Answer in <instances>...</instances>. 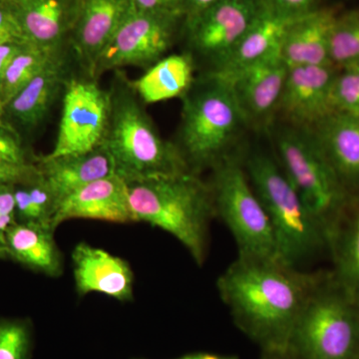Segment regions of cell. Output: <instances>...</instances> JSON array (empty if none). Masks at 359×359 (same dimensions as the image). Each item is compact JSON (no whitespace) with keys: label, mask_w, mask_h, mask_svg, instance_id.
<instances>
[{"label":"cell","mask_w":359,"mask_h":359,"mask_svg":"<svg viewBox=\"0 0 359 359\" xmlns=\"http://www.w3.org/2000/svg\"><path fill=\"white\" fill-rule=\"evenodd\" d=\"M325 271L278 259L238 257L217 280L236 327L261 351L287 349L302 309Z\"/></svg>","instance_id":"obj_1"},{"label":"cell","mask_w":359,"mask_h":359,"mask_svg":"<svg viewBox=\"0 0 359 359\" xmlns=\"http://www.w3.org/2000/svg\"><path fill=\"white\" fill-rule=\"evenodd\" d=\"M126 183L137 223L144 222L173 236L202 266L208 255L210 224L216 217L210 184L193 172Z\"/></svg>","instance_id":"obj_2"},{"label":"cell","mask_w":359,"mask_h":359,"mask_svg":"<svg viewBox=\"0 0 359 359\" xmlns=\"http://www.w3.org/2000/svg\"><path fill=\"white\" fill-rule=\"evenodd\" d=\"M110 114L102 145L126 181L192 172L176 144L160 136L143 102L122 71L115 70Z\"/></svg>","instance_id":"obj_3"},{"label":"cell","mask_w":359,"mask_h":359,"mask_svg":"<svg viewBox=\"0 0 359 359\" xmlns=\"http://www.w3.org/2000/svg\"><path fill=\"white\" fill-rule=\"evenodd\" d=\"M248 176L273 229L278 259L299 264L327 250V233L283 173L278 161L254 154L245 162Z\"/></svg>","instance_id":"obj_4"},{"label":"cell","mask_w":359,"mask_h":359,"mask_svg":"<svg viewBox=\"0 0 359 359\" xmlns=\"http://www.w3.org/2000/svg\"><path fill=\"white\" fill-rule=\"evenodd\" d=\"M176 144L193 173L212 169L231 153L244 117L230 83L208 73L183 97Z\"/></svg>","instance_id":"obj_5"},{"label":"cell","mask_w":359,"mask_h":359,"mask_svg":"<svg viewBox=\"0 0 359 359\" xmlns=\"http://www.w3.org/2000/svg\"><path fill=\"white\" fill-rule=\"evenodd\" d=\"M302 359H356L359 304L330 271L316 285L295 323L289 347Z\"/></svg>","instance_id":"obj_6"},{"label":"cell","mask_w":359,"mask_h":359,"mask_svg":"<svg viewBox=\"0 0 359 359\" xmlns=\"http://www.w3.org/2000/svg\"><path fill=\"white\" fill-rule=\"evenodd\" d=\"M212 171L209 184L215 212L233 236L238 257L278 259L273 229L250 184L245 163L238 155L231 154Z\"/></svg>","instance_id":"obj_7"},{"label":"cell","mask_w":359,"mask_h":359,"mask_svg":"<svg viewBox=\"0 0 359 359\" xmlns=\"http://www.w3.org/2000/svg\"><path fill=\"white\" fill-rule=\"evenodd\" d=\"M278 163L327 241L351 198L308 129H287L276 137ZM328 247V245H327Z\"/></svg>","instance_id":"obj_8"},{"label":"cell","mask_w":359,"mask_h":359,"mask_svg":"<svg viewBox=\"0 0 359 359\" xmlns=\"http://www.w3.org/2000/svg\"><path fill=\"white\" fill-rule=\"evenodd\" d=\"M57 138L50 157L89 152L102 146L110 114V95L87 76H71L63 90Z\"/></svg>","instance_id":"obj_9"},{"label":"cell","mask_w":359,"mask_h":359,"mask_svg":"<svg viewBox=\"0 0 359 359\" xmlns=\"http://www.w3.org/2000/svg\"><path fill=\"white\" fill-rule=\"evenodd\" d=\"M182 20L177 16L135 13L130 7L128 15L101 52L92 78L98 80L103 73L126 66L149 69L166 56Z\"/></svg>","instance_id":"obj_10"},{"label":"cell","mask_w":359,"mask_h":359,"mask_svg":"<svg viewBox=\"0 0 359 359\" xmlns=\"http://www.w3.org/2000/svg\"><path fill=\"white\" fill-rule=\"evenodd\" d=\"M261 0H219L185 20L192 53L209 61L211 69L233 50L256 20Z\"/></svg>","instance_id":"obj_11"},{"label":"cell","mask_w":359,"mask_h":359,"mask_svg":"<svg viewBox=\"0 0 359 359\" xmlns=\"http://www.w3.org/2000/svg\"><path fill=\"white\" fill-rule=\"evenodd\" d=\"M337 69L332 65L289 67L278 111L297 128H313L334 112L332 88Z\"/></svg>","instance_id":"obj_12"},{"label":"cell","mask_w":359,"mask_h":359,"mask_svg":"<svg viewBox=\"0 0 359 359\" xmlns=\"http://www.w3.org/2000/svg\"><path fill=\"white\" fill-rule=\"evenodd\" d=\"M71 77L68 53L52 61L42 72L4 104L9 129L25 141L43 124Z\"/></svg>","instance_id":"obj_13"},{"label":"cell","mask_w":359,"mask_h":359,"mask_svg":"<svg viewBox=\"0 0 359 359\" xmlns=\"http://www.w3.org/2000/svg\"><path fill=\"white\" fill-rule=\"evenodd\" d=\"M287 71L289 66L278 51L224 78L231 85L245 123L266 121L278 111Z\"/></svg>","instance_id":"obj_14"},{"label":"cell","mask_w":359,"mask_h":359,"mask_svg":"<svg viewBox=\"0 0 359 359\" xmlns=\"http://www.w3.org/2000/svg\"><path fill=\"white\" fill-rule=\"evenodd\" d=\"M74 219L116 224L137 223L125 179L113 174L82 187L59 205L52 228L56 230L63 222Z\"/></svg>","instance_id":"obj_15"},{"label":"cell","mask_w":359,"mask_h":359,"mask_svg":"<svg viewBox=\"0 0 359 359\" xmlns=\"http://www.w3.org/2000/svg\"><path fill=\"white\" fill-rule=\"evenodd\" d=\"M130 0H80L69 46L86 76L91 77L101 52L128 15Z\"/></svg>","instance_id":"obj_16"},{"label":"cell","mask_w":359,"mask_h":359,"mask_svg":"<svg viewBox=\"0 0 359 359\" xmlns=\"http://www.w3.org/2000/svg\"><path fill=\"white\" fill-rule=\"evenodd\" d=\"M72 264L79 297L97 292L119 302L133 299L134 273L122 257L82 242L73 250Z\"/></svg>","instance_id":"obj_17"},{"label":"cell","mask_w":359,"mask_h":359,"mask_svg":"<svg viewBox=\"0 0 359 359\" xmlns=\"http://www.w3.org/2000/svg\"><path fill=\"white\" fill-rule=\"evenodd\" d=\"M23 36L52 51L69 46L80 0H8Z\"/></svg>","instance_id":"obj_18"},{"label":"cell","mask_w":359,"mask_h":359,"mask_svg":"<svg viewBox=\"0 0 359 359\" xmlns=\"http://www.w3.org/2000/svg\"><path fill=\"white\" fill-rule=\"evenodd\" d=\"M309 131L346 192L359 198V117L334 112Z\"/></svg>","instance_id":"obj_19"},{"label":"cell","mask_w":359,"mask_h":359,"mask_svg":"<svg viewBox=\"0 0 359 359\" xmlns=\"http://www.w3.org/2000/svg\"><path fill=\"white\" fill-rule=\"evenodd\" d=\"M34 163L59 205L82 187L116 174L112 158L103 145L78 154L34 157Z\"/></svg>","instance_id":"obj_20"},{"label":"cell","mask_w":359,"mask_h":359,"mask_svg":"<svg viewBox=\"0 0 359 359\" xmlns=\"http://www.w3.org/2000/svg\"><path fill=\"white\" fill-rule=\"evenodd\" d=\"M337 15V9L325 7L295 18L280 44V54L285 65L289 67L332 65L328 49Z\"/></svg>","instance_id":"obj_21"},{"label":"cell","mask_w":359,"mask_h":359,"mask_svg":"<svg viewBox=\"0 0 359 359\" xmlns=\"http://www.w3.org/2000/svg\"><path fill=\"white\" fill-rule=\"evenodd\" d=\"M295 18H297L276 13L263 4L259 15L244 36L223 61L210 70V74L229 78L248 66L280 51L283 36Z\"/></svg>","instance_id":"obj_22"},{"label":"cell","mask_w":359,"mask_h":359,"mask_svg":"<svg viewBox=\"0 0 359 359\" xmlns=\"http://www.w3.org/2000/svg\"><path fill=\"white\" fill-rule=\"evenodd\" d=\"M50 226L32 224H14L6 233L8 259L26 268L57 278L63 271L62 255Z\"/></svg>","instance_id":"obj_23"},{"label":"cell","mask_w":359,"mask_h":359,"mask_svg":"<svg viewBox=\"0 0 359 359\" xmlns=\"http://www.w3.org/2000/svg\"><path fill=\"white\" fill-rule=\"evenodd\" d=\"M335 282L359 304V198L351 200L328 238Z\"/></svg>","instance_id":"obj_24"},{"label":"cell","mask_w":359,"mask_h":359,"mask_svg":"<svg viewBox=\"0 0 359 359\" xmlns=\"http://www.w3.org/2000/svg\"><path fill=\"white\" fill-rule=\"evenodd\" d=\"M195 61L190 53L165 56L151 66L140 78L130 80L142 102L153 104L178 98L195 83Z\"/></svg>","instance_id":"obj_25"},{"label":"cell","mask_w":359,"mask_h":359,"mask_svg":"<svg viewBox=\"0 0 359 359\" xmlns=\"http://www.w3.org/2000/svg\"><path fill=\"white\" fill-rule=\"evenodd\" d=\"M13 195L18 223L52 228L59 203L39 168L32 176L14 184Z\"/></svg>","instance_id":"obj_26"},{"label":"cell","mask_w":359,"mask_h":359,"mask_svg":"<svg viewBox=\"0 0 359 359\" xmlns=\"http://www.w3.org/2000/svg\"><path fill=\"white\" fill-rule=\"evenodd\" d=\"M65 53H67V50H48L28 42L13 59L0 81L2 102L6 104L50 65L52 61Z\"/></svg>","instance_id":"obj_27"},{"label":"cell","mask_w":359,"mask_h":359,"mask_svg":"<svg viewBox=\"0 0 359 359\" xmlns=\"http://www.w3.org/2000/svg\"><path fill=\"white\" fill-rule=\"evenodd\" d=\"M330 60L337 68L359 63V9L339 13L330 33Z\"/></svg>","instance_id":"obj_28"},{"label":"cell","mask_w":359,"mask_h":359,"mask_svg":"<svg viewBox=\"0 0 359 359\" xmlns=\"http://www.w3.org/2000/svg\"><path fill=\"white\" fill-rule=\"evenodd\" d=\"M32 347L29 321L0 320V359H32Z\"/></svg>","instance_id":"obj_29"},{"label":"cell","mask_w":359,"mask_h":359,"mask_svg":"<svg viewBox=\"0 0 359 359\" xmlns=\"http://www.w3.org/2000/svg\"><path fill=\"white\" fill-rule=\"evenodd\" d=\"M334 112L359 117V63L337 69L332 88Z\"/></svg>","instance_id":"obj_30"},{"label":"cell","mask_w":359,"mask_h":359,"mask_svg":"<svg viewBox=\"0 0 359 359\" xmlns=\"http://www.w3.org/2000/svg\"><path fill=\"white\" fill-rule=\"evenodd\" d=\"M0 159L15 164H30L34 157H30L22 139L13 130L0 126Z\"/></svg>","instance_id":"obj_31"},{"label":"cell","mask_w":359,"mask_h":359,"mask_svg":"<svg viewBox=\"0 0 359 359\" xmlns=\"http://www.w3.org/2000/svg\"><path fill=\"white\" fill-rule=\"evenodd\" d=\"M135 13L162 14L185 20L186 0H130Z\"/></svg>","instance_id":"obj_32"},{"label":"cell","mask_w":359,"mask_h":359,"mask_svg":"<svg viewBox=\"0 0 359 359\" xmlns=\"http://www.w3.org/2000/svg\"><path fill=\"white\" fill-rule=\"evenodd\" d=\"M16 223L13 185L0 186V244L6 245L7 231Z\"/></svg>","instance_id":"obj_33"},{"label":"cell","mask_w":359,"mask_h":359,"mask_svg":"<svg viewBox=\"0 0 359 359\" xmlns=\"http://www.w3.org/2000/svg\"><path fill=\"white\" fill-rule=\"evenodd\" d=\"M262 4L276 13L299 18L314 11L316 0H261Z\"/></svg>","instance_id":"obj_34"},{"label":"cell","mask_w":359,"mask_h":359,"mask_svg":"<svg viewBox=\"0 0 359 359\" xmlns=\"http://www.w3.org/2000/svg\"><path fill=\"white\" fill-rule=\"evenodd\" d=\"M37 171L35 163L15 164L0 159V186L14 185Z\"/></svg>","instance_id":"obj_35"},{"label":"cell","mask_w":359,"mask_h":359,"mask_svg":"<svg viewBox=\"0 0 359 359\" xmlns=\"http://www.w3.org/2000/svg\"><path fill=\"white\" fill-rule=\"evenodd\" d=\"M25 39L8 0L0 2V43L7 40Z\"/></svg>","instance_id":"obj_36"},{"label":"cell","mask_w":359,"mask_h":359,"mask_svg":"<svg viewBox=\"0 0 359 359\" xmlns=\"http://www.w3.org/2000/svg\"><path fill=\"white\" fill-rule=\"evenodd\" d=\"M28 42L29 41L25 39H18L7 40L0 43V81L13 59L25 48Z\"/></svg>","instance_id":"obj_37"},{"label":"cell","mask_w":359,"mask_h":359,"mask_svg":"<svg viewBox=\"0 0 359 359\" xmlns=\"http://www.w3.org/2000/svg\"><path fill=\"white\" fill-rule=\"evenodd\" d=\"M219 0H186L185 20L197 15L201 11H204L215 2Z\"/></svg>","instance_id":"obj_38"},{"label":"cell","mask_w":359,"mask_h":359,"mask_svg":"<svg viewBox=\"0 0 359 359\" xmlns=\"http://www.w3.org/2000/svg\"><path fill=\"white\" fill-rule=\"evenodd\" d=\"M259 359H302L292 353L290 349H273V351H262Z\"/></svg>","instance_id":"obj_39"},{"label":"cell","mask_w":359,"mask_h":359,"mask_svg":"<svg viewBox=\"0 0 359 359\" xmlns=\"http://www.w3.org/2000/svg\"><path fill=\"white\" fill-rule=\"evenodd\" d=\"M145 359V358H134ZM176 359H240L237 355H228V354H217L210 353H195L187 354L182 358Z\"/></svg>","instance_id":"obj_40"},{"label":"cell","mask_w":359,"mask_h":359,"mask_svg":"<svg viewBox=\"0 0 359 359\" xmlns=\"http://www.w3.org/2000/svg\"><path fill=\"white\" fill-rule=\"evenodd\" d=\"M4 104L2 102L1 96H0V126L7 127L4 118ZM8 128V127H7Z\"/></svg>","instance_id":"obj_41"},{"label":"cell","mask_w":359,"mask_h":359,"mask_svg":"<svg viewBox=\"0 0 359 359\" xmlns=\"http://www.w3.org/2000/svg\"><path fill=\"white\" fill-rule=\"evenodd\" d=\"M0 259H8L6 245L0 244Z\"/></svg>","instance_id":"obj_42"},{"label":"cell","mask_w":359,"mask_h":359,"mask_svg":"<svg viewBox=\"0 0 359 359\" xmlns=\"http://www.w3.org/2000/svg\"><path fill=\"white\" fill-rule=\"evenodd\" d=\"M356 359H359V351H358V358H356Z\"/></svg>","instance_id":"obj_43"},{"label":"cell","mask_w":359,"mask_h":359,"mask_svg":"<svg viewBox=\"0 0 359 359\" xmlns=\"http://www.w3.org/2000/svg\"><path fill=\"white\" fill-rule=\"evenodd\" d=\"M6 1V0H0V2Z\"/></svg>","instance_id":"obj_44"}]
</instances>
